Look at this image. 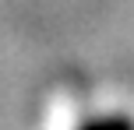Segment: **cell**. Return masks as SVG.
Returning a JSON list of instances; mask_svg holds the SVG:
<instances>
[{
    "mask_svg": "<svg viewBox=\"0 0 134 130\" xmlns=\"http://www.w3.org/2000/svg\"><path fill=\"white\" fill-rule=\"evenodd\" d=\"M78 130H134V116H124V113H106V116L85 120Z\"/></svg>",
    "mask_w": 134,
    "mask_h": 130,
    "instance_id": "1",
    "label": "cell"
}]
</instances>
